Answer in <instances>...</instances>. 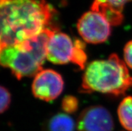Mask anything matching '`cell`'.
Returning a JSON list of instances; mask_svg holds the SVG:
<instances>
[{
	"label": "cell",
	"instance_id": "obj_1",
	"mask_svg": "<svg viewBox=\"0 0 132 131\" xmlns=\"http://www.w3.org/2000/svg\"><path fill=\"white\" fill-rule=\"evenodd\" d=\"M56 11L46 0H0V44L12 46L50 28Z\"/></svg>",
	"mask_w": 132,
	"mask_h": 131
},
{
	"label": "cell",
	"instance_id": "obj_2",
	"mask_svg": "<svg viewBox=\"0 0 132 131\" xmlns=\"http://www.w3.org/2000/svg\"><path fill=\"white\" fill-rule=\"evenodd\" d=\"M132 88V76L127 64L116 54L106 60L91 62L82 76L80 91L121 96Z\"/></svg>",
	"mask_w": 132,
	"mask_h": 131
},
{
	"label": "cell",
	"instance_id": "obj_3",
	"mask_svg": "<svg viewBox=\"0 0 132 131\" xmlns=\"http://www.w3.org/2000/svg\"><path fill=\"white\" fill-rule=\"evenodd\" d=\"M51 28L26 41L3 47L0 51V65L10 69L18 80L35 76L42 70L46 58V48L54 32Z\"/></svg>",
	"mask_w": 132,
	"mask_h": 131
},
{
	"label": "cell",
	"instance_id": "obj_4",
	"mask_svg": "<svg viewBox=\"0 0 132 131\" xmlns=\"http://www.w3.org/2000/svg\"><path fill=\"white\" fill-rule=\"evenodd\" d=\"M77 30L85 42L97 44L109 38L111 25L101 13L90 10L80 18L77 23Z\"/></svg>",
	"mask_w": 132,
	"mask_h": 131
},
{
	"label": "cell",
	"instance_id": "obj_5",
	"mask_svg": "<svg viewBox=\"0 0 132 131\" xmlns=\"http://www.w3.org/2000/svg\"><path fill=\"white\" fill-rule=\"evenodd\" d=\"M64 80L55 70L46 69L34 76L32 85L33 95L36 98L50 102L58 98L63 91Z\"/></svg>",
	"mask_w": 132,
	"mask_h": 131
},
{
	"label": "cell",
	"instance_id": "obj_6",
	"mask_svg": "<svg viewBox=\"0 0 132 131\" xmlns=\"http://www.w3.org/2000/svg\"><path fill=\"white\" fill-rule=\"evenodd\" d=\"M77 131H113V117L107 108L100 105L87 107L79 115Z\"/></svg>",
	"mask_w": 132,
	"mask_h": 131
},
{
	"label": "cell",
	"instance_id": "obj_7",
	"mask_svg": "<svg viewBox=\"0 0 132 131\" xmlns=\"http://www.w3.org/2000/svg\"><path fill=\"white\" fill-rule=\"evenodd\" d=\"M75 44L69 36L54 32L46 48V59L54 64H65L71 62Z\"/></svg>",
	"mask_w": 132,
	"mask_h": 131
},
{
	"label": "cell",
	"instance_id": "obj_8",
	"mask_svg": "<svg viewBox=\"0 0 132 131\" xmlns=\"http://www.w3.org/2000/svg\"><path fill=\"white\" fill-rule=\"evenodd\" d=\"M131 0H94L90 10L101 13L111 25H119L123 20L124 5Z\"/></svg>",
	"mask_w": 132,
	"mask_h": 131
},
{
	"label": "cell",
	"instance_id": "obj_9",
	"mask_svg": "<svg viewBox=\"0 0 132 131\" xmlns=\"http://www.w3.org/2000/svg\"><path fill=\"white\" fill-rule=\"evenodd\" d=\"M75 123L69 115L58 113L52 116L44 125V131H75Z\"/></svg>",
	"mask_w": 132,
	"mask_h": 131
},
{
	"label": "cell",
	"instance_id": "obj_10",
	"mask_svg": "<svg viewBox=\"0 0 132 131\" xmlns=\"http://www.w3.org/2000/svg\"><path fill=\"white\" fill-rule=\"evenodd\" d=\"M117 115L121 125L126 130L132 131V96H129L121 102Z\"/></svg>",
	"mask_w": 132,
	"mask_h": 131
},
{
	"label": "cell",
	"instance_id": "obj_11",
	"mask_svg": "<svg viewBox=\"0 0 132 131\" xmlns=\"http://www.w3.org/2000/svg\"><path fill=\"white\" fill-rule=\"evenodd\" d=\"M75 49L71 62L79 67L80 69H85L87 63V56L85 53V44L80 40H76L74 42Z\"/></svg>",
	"mask_w": 132,
	"mask_h": 131
},
{
	"label": "cell",
	"instance_id": "obj_12",
	"mask_svg": "<svg viewBox=\"0 0 132 131\" xmlns=\"http://www.w3.org/2000/svg\"><path fill=\"white\" fill-rule=\"evenodd\" d=\"M79 108V100L74 96H66L62 100V108L68 114L75 112Z\"/></svg>",
	"mask_w": 132,
	"mask_h": 131
},
{
	"label": "cell",
	"instance_id": "obj_13",
	"mask_svg": "<svg viewBox=\"0 0 132 131\" xmlns=\"http://www.w3.org/2000/svg\"><path fill=\"white\" fill-rule=\"evenodd\" d=\"M11 103V94L5 88L0 86V114L8 109Z\"/></svg>",
	"mask_w": 132,
	"mask_h": 131
},
{
	"label": "cell",
	"instance_id": "obj_14",
	"mask_svg": "<svg viewBox=\"0 0 132 131\" xmlns=\"http://www.w3.org/2000/svg\"><path fill=\"white\" fill-rule=\"evenodd\" d=\"M123 56L127 66L132 69V40L127 42L124 47Z\"/></svg>",
	"mask_w": 132,
	"mask_h": 131
}]
</instances>
